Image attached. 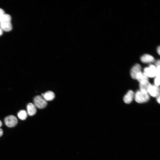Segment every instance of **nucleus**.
I'll use <instances>...</instances> for the list:
<instances>
[{"mask_svg":"<svg viewBox=\"0 0 160 160\" xmlns=\"http://www.w3.org/2000/svg\"><path fill=\"white\" fill-rule=\"evenodd\" d=\"M12 28L11 17L5 14L0 21V28L2 31L8 32L11 31Z\"/></svg>","mask_w":160,"mask_h":160,"instance_id":"f257e3e1","label":"nucleus"},{"mask_svg":"<svg viewBox=\"0 0 160 160\" xmlns=\"http://www.w3.org/2000/svg\"><path fill=\"white\" fill-rule=\"evenodd\" d=\"M135 101L138 103H143L148 101L149 99V95L147 92L140 90L137 91L135 94Z\"/></svg>","mask_w":160,"mask_h":160,"instance_id":"f03ea898","label":"nucleus"},{"mask_svg":"<svg viewBox=\"0 0 160 160\" xmlns=\"http://www.w3.org/2000/svg\"><path fill=\"white\" fill-rule=\"evenodd\" d=\"M34 105L36 108L42 109L45 108L47 105V101L41 96L37 95L33 99Z\"/></svg>","mask_w":160,"mask_h":160,"instance_id":"7ed1b4c3","label":"nucleus"},{"mask_svg":"<svg viewBox=\"0 0 160 160\" xmlns=\"http://www.w3.org/2000/svg\"><path fill=\"white\" fill-rule=\"evenodd\" d=\"M143 73L148 78L155 77L157 74L156 68L153 65H150L148 67L144 68Z\"/></svg>","mask_w":160,"mask_h":160,"instance_id":"20e7f679","label":"nucleus"},{"mask_svg":"<svg viewBox=\"0 0 160 160\" xmlns=\"http://www.w3.org/2000/svg\"><path fill=\"white\" fill-rule=\"evenodd\" d=\"M17 118L13 115H9L6 117L4 119L6 125L8 127H12L15 126L17 123Z\"/></svg>","mask_w":160,"mask_h":160,"instance_id":"39448f33","label":"nucleus"},{"mask_svg":"<svg viewBox=\"0 0 160 160\" xmlns=\"http://www.w3.org/2000/svg\"><path fill=\"white\" fill-rule=\"evenodd\" d=\"M148 93L153 97H157L159 95V88L155 85H151L148 88Z\"/></svg>","mask_w":160,"mask_h":160,"instance_id":"423d86ee","label":"nucleus"},{"mask_svg":"<svg viewBox=\"0 0 160 160\" xmlns=\"http://www.w3.org/2000/svg\"><path fill=\"white\" fill-rule=\"evenodd\" d=\"M141 72V65L138 64L134 65L131 69L130 74L131 77L134 79H136L137 74Z\"/></svg>","mask_w":160,"mask_h":160,"instance_id":"0eeeda50","label":"nucleus"},{"mask_svg":"<svg viewBox=\"0 0 160 160\" xmlns=\"http://www.w3.org/2000/svg\"><path fill=\"white\" fill-rule=\"evenodd\" d=\"M135 94L132 90H129L125 95L123 98V100L126 104H129L132 101L134 97Z\"/></svg>","mask_w":160,"mask_h":160,"instance_id":"6e6552de","label":"nucleus"},{"mask_svg":"<svg viewBox=\"0 0 160 160\" xmlns=\"http://www.w3.org/2000/svg\"><path fill=\"white\" fill-rule=\"evenodd\" d=\"M141 61L144 63H149L153 62L154 61V57L149 54H145L141 57Z\"/></svg>","mask_w":160,"mask_h":160,"instance_id":"1a4fd4ad","label":"nucleus"},{"mask_svg":"<svg viewBox=\"0 0 160 160\" xmlns=\"http://www.w3.org/2000/svg\"><path fill=\"white\" fill-rule=\"evenodd\" d=\"M27 113L30 116H33L35 115L36 112V107L34 105L31 103H29L27 106Z\"/></svg>","mask_w":160,"mask_h":160,"instance_id":"9d476101","label":"nucleus"},{"mask_svg":"<svg viewBox=\"0 0 160 160\" xmlns=\"http://www.w3.org/2000/svg\"><path fill=\"white\" fill-rule=\"evenodd\" d=\"M140 83V90L142 92L148 93V88L151 85L148 80L145 81Z\"/></svg>","mask_w":160,"mask_h":160,"instance_id":"9b49d317","label":"nucleus"},{"mask_svg":"<svg viewBox=\"0 0 160 160\" xmlns=\"http://www.w3.org/2000/svg\"><path fill=\"white\" fill-rule=\"evenodd\" d=\"M41 96L46 101H51L55 97V95L53 92L51 91H48L45 93H42Z\"/></svg>","mask_w":160,"mask_h":160,"instance_id":"f8f14e48","label":"nucleus"},{"mask_svg":"<svg viewBox=\"0 0 160 160\" xmlns=\"http://www.w3.org/2000/svg\"><path fill=\"white\" fill-rule=\"evenodd\" d=\"M148 78L141 71L137 74L136 79L140 83L145 81L148 80Z\"/></svg>","mask_w":160,"mask_h":160,"instance_id":"ddd939ff","label":"nucleus"},{"mask_svg":"<svg viewBox=\"0 0 160 160\" xmlns=\"http://www.w3.org/2000/svg\"><path fill=\"white\" fill-rule=\"evenodd\" d=\"M28 114L26 111L24 110L20 111L17 113L18 117L21 120H25L27 117Z\"/></svg>","mask_w":160,"mask_h":160,"instance_id":"4468645a","label":"nucleus"},{"mask_svg":"<svg viewBox=\"0 0 160 160\" xmlns=\"http://www.w3.org/2000/svg\"><path fill=\"white\" fill-rule=\"evenodd\" d=\"M154 83L155 86L159 87L160 84V76H157L155 77L154 80Z\"/></svg>","mask_w":160,"mask_h":160,"instance_id":"2eb2a0df","label":"nucleus"},{"mask_svg":"<svg viewBox=\"0 0 160 160\" xmlns=\"http://www.w3.org/2000/svg\"><path fill=\"white\" fill-rule=\"evenodd\" d=\"M5 14L4 11L0 8V21Z\"/></svg>","mask_w":160,"mask_h":160,"instance_id":"dca6fc26","label":"nucleus"},{"mask_svg":"<svg viewBox=\"0 0 160 160\" xmlns=\"http://www.w3.org/2000/svg\"><path fill=\"white\" fill-rule=\"evenodd\" d=\"M160 65V60H158L155 63V66L157 67L158 65Z\"/></svg>","mask_w":160,"mask_h":160,"instance_id":"f3484780","label":"nucleus"},{"mask_svg":"<svg viewBox=\"0 0 160 160\" xmlns=\"http://www.w3.org/2000/svg\"><path fill=\"white\" fill-rule=\"evenodd\" d=\"M157 101L159 103H160V97L159 95L157 97Z\"/></svg>","mask_w":160,"mask_h":160,"instance_id":"a211bd4d","label":"nucleus"},{"mask_svg":"<svg viewBox=\"0 0 160 160\" xmlns=\"http://www.w3.org/2000/svg\"><path fill=\"white\" fill-rule=\"evenodd\" d=\"M3 134V130L0 128V137H1Z\"/></svg>","mask_w":160,"mask_h":160,"instance_id":"6ab92c4d","label":"nucleus"},{"mask_svg":"<svg viewBox=\"0 0 160 160\" xmlns=\"http://www.w3.org/2000/svg\"><path fill=\"white\" fill-rule=\"evenodd\" d=\"M157 51L159 55H160V47L159 46L157 49Z\"/></svg>","mask_w":160,"mask_h":160,"instance_id":"aec40b11","label":"nucleus"},{"mask_svg":"<svg viewBox=\"0 0 160 160\" xmlns=\"http://www.w3.org/2000/svg\"><path fill=\"white\" fill-rule=\"evenodd\" d=\"M2 33V31L0 28V36L1 35Z\"/></svg>","mask_w":160,"mask_h":160,"instance_id":"412c9836","label":"nucleus"},{"mask_svg":"<svg viewBox=\"0 0 160 160\" xmlns=\"http://www.w3.org/2000/svg\"><path fill=\"white\" fill-rule=\"evenodd\" d=\"M2 123L1 120H0V127L2 126Z\"/></svg>","mask_w":160,"mask_h":160,"instance_id":"4be33fe9","label":"nucleus"}]
</instances>
